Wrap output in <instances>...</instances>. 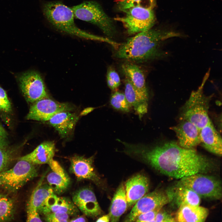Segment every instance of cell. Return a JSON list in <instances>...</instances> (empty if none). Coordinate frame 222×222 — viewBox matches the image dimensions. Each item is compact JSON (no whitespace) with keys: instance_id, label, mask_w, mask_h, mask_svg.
<instances>
[{"instance_id":"obj_1","label":"cell","mask_w":222,"mask_h":222,"mask_svg":"<svg viewBox=\"0 0 222 222\" xmlns=\"http://www.w3.org/2000/svg\"><path fill=\"white\" fill-rule=\"evenodd\" d=\"M126 148L128 153L141 157L160 173L177 179L197 173L206 174L216 168L212 160L195 148H185L173 141L150 147L128 143Z\"/></svg>"},{"instance_id":"obj_2","label":"cell","mask_w":222,"mask_h":222,"mask_svg":"<svg viewBox=\"0 0 222 222\" xmlns=\"http://www.w3.org/2000/svg\"><path fill=\"white\" fill-rule=\"evenodd\" d=\"M180 36L179 33L169 30L151 28L138 33L120 44L114 56L137 63L156 59L167 54L162 49L165 40Z\"/></svg>"},{"instance_id":"obj_3","label":"cell","mask_w":222,"mask_h":222,"mask_svg":"<svg viewBox=\"0 0 222 222\" xmlns=\"http://www.w3.org/2000/svg\"><path fill=\"white\" fill-rule=\"evenodd\" d=\"M44 15L57 29L68 34L84 39L104 42L114 47L116 42L111 39L91 34L79 28L75 23L71 8L59 1L50 2L42 5Z\"/></svg>"},{"instance_id":"obj_4","label":"cell","mask_w":222,"mask_h":222,"mask_svg":"<svg viewBox=\"0 0 222 222\" xmlns=\"http://www.w3.org/2000/svg\"><path fill=\"white\" fill-rule=\"evenodd\" d=\"M203 85L193 91L182 108L180 120L189 121L200 130L211 121L208 115L212 96L204 93Z\"/></svg>"},{"instance_id":"obj_5","label":"cell","mask_w":222,"mask_h":222,"mask_svg":"<svg viewBox=\"0 0 222 222\" xmlns=\"http://www.w3.org/2000/svg\"><path fill=\"white\" fill-rule=\"evenodd\" d=\"M71 8L75 18L96 25L109 37L115 35L116 30L113 22L96 2L85 1Z\"/></svg>"},{"instance_id":"obj_6","label":"cell","mask_w":222,"mask_h":222,"mask_svg":"<svg viewBox=\"0 0 222 222\" xmlns=\"http://www.w3.org/2000/svg\"><path fill=\"white\" fill-rule=\"evenodd\" d=\"M37 175L35 165L19 159L12 168L0 172V186L9 192H14Z\"/></svg>"},{"instance_id":"obj_7","label":"cell","mask_w":222,"mask_h":222,"mask_svg":"<svg viewBox=\"0 0 222 222\" xmlns=\"http://www.w3.org/2000/svg\"><path fill=\"white\" fill-rule=\"evenodd\" d=\"M175 185L188 188L200 197L220 200L222 198L221 182L216 178L197 173L179 179Z\"/></svg>"},{"instance_id":"obj_8","label":"cell","mask_w":222,"mask_h":222,"mask_svg":"<svg viewBox=\"0 0 222 222\" xmlns=\"http://www.w3.org/2000/svg\"><path fill=\"white\" fill-rule=\"evenodd\" d=\"M123 12L125 13L124 17L116 18L114 19L123 24L129 35L149 30L155 23L153 9L135 6Z\"/></svg>"},{"instance_id":"obj_9","label":"cell","mask_w":222,"mask_h":222,"mask_svg":"<svg viewBox=\"0 0 222 222\" xmlns=\"http://www.w3.org/2000/svg\"><path fill=\"white\" fill-rule=\"evenodd\" d=\"M173 191L172 188L167 190H155L145 194L134 204L125 221H134L139 215L155 209L162 208L172 201Z\"/></svg>"},{"instance_id":"obj_10","label":"cell","mask_w":222,"mask_h":222,"mask_svg":"<svg viewBox=\"0 0 222 222\" xmlns=\"http://www.w3.org/2000/svg\"><path fill=\"white\" fill-rule=\"evenodd\" d=\"M21 89L27 100L33 103L40 100L49 98L43 79L35 71L23 73L18 77Z\"/></svg>"},{"instance_id":"obj_11","label":"cell","mask_w":222,"mask_h":222,"mask_svg":"<svg viewBox=\"0 0 222 222\" xmlns=\"http://www.w3.org/2000/svg\"><path fill=\"white\" fill-rule=\"evenodd\" d=\"M73 109V107L69 103H60L49 98H44L33 103L30 107L26 118L40 121H48L60 112L70 111Z\"/></svg>"},{"instance_id":"obj_12","label":"cell","mask_w":222,"mask_h":222,"mask_svg":"<svg viewBox=\"0 0 222 222\" xmlns=\"http://www.w3.org/2000/svg\"><path fill=\"white\" fill-rule=\"evenodd\" d=\"M175 133L178 144L186 149H193L200 143L199 130L191 122L180 120L179 123L171 128Z\"/></svg>"},{"instance_id":"obj_13","label":"cell","mask_w":222,"mask_h":222,"mask_svg":"<svg viewBox=\"0 0 222 222\" xmlns=\"http://www.w3.org/2000/svg\"><path fill=\"white\" fill-rule=\"evenodd\" d=\"M72 201L78 209L87 216L95 217L101 213L94 193L88 188L76 191L73 195Z\"/></svg>"},{"instance_id":"obj_14","label":"cell","mask_w":222,"mask_h":222,"mask_svg":"<svg viewBox=\"0 0 222 222\" xmlns=\"http://www.w3.org/2000/svg\"><path fill=\"white\" fill-rule=\"evenodd\" d=\"M128 207H131L148 191L149 182L145 175L138 174L129 179L125 185Z\"/></svg>"},{"instance_id":"obj_15","label":"cell","mask_w":222,"mask_h":222,"mask_svg":"<svg viewBox=\"0 0 222 222\" xmlns=\"http://www.w3.org/2000/svg\"><path fill=\"white\" fill-rule=\"evenodd\" d=\"M124 94L130 105L141 119L148 111L149 94L148 92L141 91L133 85L125 78Z\"/></svg>"},{"instance_id":"obj_16","label":"cell","mask_w":222,"mask_h":222,"mask_svg":"<svg viewBox=\"0 0 222 222\" xmlns=\"http://www.w3.org/2000/svg\"><path fill=\"white\" fill-rule=\"evenodd\" d=\"M48 164L51 170L47 177L48 184L54 193L61 194L69 187L70 183V178L56 161L52 159Z\"/></svg>"},{"instance_id":"obj_17","label":"cell","mask_w":222,"mask_h":222,"mask_svg":"<svg viewBox=\"0 0 222 222\" xmlns=\"http://www.w3.org/2000/svg\"><path fill=\"white\" fill-rule=\"evenodd\" d=\"M200 143L208 152L219 156L222 155L221 137L211 121L199 130Z\"/></svg>"},{"instance_id":"obj_18","label":"cell","mask_w":222,"mask_h":222,"mask_svg":"<svg viewBox=\"0 0 222 222\" xmlns=\"http://www.w3.org/2000/svg\"><path fill=\"white\" fill-rule=\"evenodd\" d=\"M78 210L73 201L68 198L58 197L54 193L48 198L39 212L44 215L58 212L76 216L79 213Z\"/></svg>"},{"instance_id":"obj_19","label":"cell","mask_w":222,"mask_h":222,"mask_svg":"<svg viewBox=\"0 0 222 222\" xmlns=\"http://www.w3.org/2000/svg\"><path fill=\"white\" fill-rule=\"evenodd\" d=\"M93 156L86 158L75 155L70 159V170L79 179H89L94 182L99 180L93 166Z\"/></svg>"},{"instance_id":"obj_20","label":"cell","mask_w":222,"mask_h":222,"mask_svg":"<svg viewBox=\"0 0 222 222\" xmlns=\"http://www.w3.org/2000/svg\"><path fill=\"white\" fill-rule=\"evenodd\" d=\"M79 118V116L76 113L65 111L56 114L48 121L49 124L63 138L71 133Z\"/></svg>"},{"instance_id":"obj_21","label":"cell","mask_w":222,"mask_h":222,"mask_svg":"<svg viewBox=\"0 0 222 222\" xmlns=\"http://www.w3.org/2000/svg\"><path fill=\"white\" fill-rule=\"evenodd\" d=\"M55 144L51 141L44 142L31 152L20 157L19 159L27 161L35 165L48 164L54 156Z\"/></svg>"},{"instance_id":"obj_22","label":"cell","mask_w":222,"mask_h":222,"mask_svg":"<svg viewBox=\"0 0 222 222\" xmlns=\"http://www.w3.org/2000/svg\"><path fill=\"white\" fill-rule=\"evenodd\" d=\"M209 214L208 210L199 205L182 204L178 208L175 218L176 222H204Z\"/></svg>"},{"instance_id":"obj_23","label":"cell","mask_w":222,"mask_h":222,"mask_svg":"<svg viewBox=\"0 0 222 222\" xmlns=\"http://www.w3.org/2000/svg\"><path fill=\"white\" fill-rule=\"evenodd\" d=\"M122 71L126 77L138 89L148 92L144 75L137 65L130 62L124 63L121 66Z\"/></svg>"},{"instance_id":"obj_24","label":"cell","mask_w":222,"mask_h":222,"mask_svg":"<svg viewBox=\"0 0 222 222\" xmlns=\"http://www.w3.org/2000/svg\"><path fill=\"white\" fill-rule=\"evenodd\" d=\"M127 208L125 187L122 184L117 190L111 201L109 213L111 221H118Z\"/></svg>"},{"instance_id":"obj_25","label":"cell","mask_w":222,"mask_h":222,"mask_svg":"<svg viewBox=\"0 0 222 222\" xmlns=\"http://www.w3.org/2000/svg\"><path fill=\"white\" fill-rule=\"evenodd\" d=\"M172 189L173 191L172 201H174L178 208L182 204L199 205L201 197L192 190L183 186L175 185Z\"/></svg>"},{"instance_id":"obj_26","label":"cell","mask_w":222,"mask_h":222,"mask_svg":"<svg viewBox=\"0 0 222 222\" xmlns=\"http://www.w3.org/2000/svg\"><path fill=\"white\" fill-rule=\"evenodd\" d=\"M54 193L48 184H42L40 182L32 192L27 205L35 208L39 212L48 198Z\"/></svg>"},{"instance_id":"obj_27","label":"cell","mask_w":222,"mask_h":222,"mask_svg":"<svg viewBox=\"0 0 222 222\" xmlns=\"http://www.w3.org/2000/svg\"><path fill=\"white\" fill-rule=\"evenodd\" d=\"M14 203L7 195L0 193V222L12 220L15 212Z\"/></svg>"},{"instance_id":"obj_28","label":"cell","mask_w":222,"mask_h":222,"mask_svg":"<svg viewBox=\"0 0 222 222\" xmlns=\"http://www.w3.org/2000/svg\"><path fill=\"white\" fill-rule=\"evenodd\" d=\"M156 0H116L118 9L122 11L132 7L140 6L153 9Z\"/></svg>"},{"instance_id":"obj_29","label":"cell","mask_w":222,"mask_h":222,"mask_svg":"<svg viewBox=\"0 0 222 222\" xmlns=\"http://www.w3.org/2000/svg\"><path fill=\"white\" fill-rule=\"evenodd\" d=\"M110 103L114 109L127 112L130 111V105L128 102L124 93L116 91L111 95Z\"/></svg>"},{"instance_id":"obj_30","label":"cell","mask_w":222,"mask_h":222,"mask_svg":"<svg viewBox=\"0 0 222 222\" xmlns=\"http://www.w3.org/2000/svg\"><path fill=\"white\" fill-rule=\"evenodd\" d=\"M106 79L108 85L112 90L116 91L121 84L120 79L118 74L112 68L108 70Z\"/></svg>"},{"instance_id":"obj_31","label":"cell","mask_w":222,"mask_h":222,"mask_svg":"<svg viewBox=\"0 0 222 222\" xmlns=\"http://www.w3.org/2000/svg\"><path fill=\"white\" fill-rule=\"evenodd\" d=\"M45 220L49 222H64L70 221L69 215L65 213L50 212L45 215Z\"/></svg>"},{"instance_id":"obj_32","label":"cell","mask_w":222,"mask_h":222,"mask_svg":"<svg viewBox=\"0 0 222 222\" xmlns=\"http://www.w3.org/2000/svg\"><path fill=\"white\" fill-rule=\"evenodd\" d=\"M0 111L9 113L12 111L11 104L5 90L0 86Z\"/></svg>"},{"instance_id":"obj_33","label":"cell","mask_w":222,"mask_h":222,"mask_svg":"<svg viewBox=\"0 0 222 222\" xmlns=\"http://www.w3.org/2000/svg\"><path fill=\"white\" fill-rule=\"evenodd\" d=\"M11 155L6 149L0 148V172L6 170L11 160Z\"/></svg>"},{"instance_id":"obj_34","label":"cell","mask_w":222,"mask_h":222,"mask_svg":"<svg viewBox=\"0 0 222 222\" xmlns=\"http://www.w3.org/2000/svg\"><path fill=\"white\" fill-rule=\"evenodd\" d=\"M162 208H159L141 214L138 216L134 221L136 222H155L156 215Z\"/></svg>"},{"instance_id":"obj_35","label":"cell","mask_w":222,"mask_h":222,"mask_svg":"<svg viewBox=\"0 0 222 222\" xmlns=\"http://www.w3.org/2000/svg\"><path fill=\"white\" fill-rule=\"evenodd\" d=\"M27 222H42L37 209L29 205H27Z\"/></svg>"},{"instance_id":"obj_36","label":"cell","mask_w":222,"mask_h":222,"mask_svg":"<svg viewBox=\"0 0 222 222\" xmlns=\"http://www.w3.org/2000/svg\"><path fill=\"white\" fill-rule=\"evenodd\" d=\"M175 221V218L168 212L163 209L162 208L158 212L155 219V222H173Z\"/></svg>"},{"instance_id":"obj_37","label":"cell","mask_w":222,"mask_h":222,"mask_svg":"<svg viewBox=\"0 0 222 222\" xmlns=\"http://www.w3.org/2000/svg\"><path fill=\"white\" fill-rule=\"evenodd\" d=\"M8 135L6 131L0 124V148L6 149L8 144Z\"/></svg>"},{"instance_id":"obj_38","label":"cell","mask_w":222,"mask_h":222,"mask_svg":"<svg viewBox=\"0 0 222 222\" xmlns=\"http://www.w3.org/2000/svg\"><path fill=\"white\" fill-rule=\"evenodd\" d=\"M110 220V217L109 214L103 216L98 219L97 222H108Z\"/></svg>"},{"instance_id":"obj_39","label":"cell","mask_w":222,"mask_h":222,"mask_svg":"<svg viewBox=\"0 0 222 222\" xmlns=\"http://www.w3.org/2000/svg\"><path fill=\"white\" fill-rule=\"evenodd\" d=\"M95 108L93 107H88L84 109L80 113V116L85 115L89 113L93 110Z\"/></svg>"},{"instance_id":"obj_40","label":"cell","mask_w":222,"mask_h":222,"mask_svg":"<svg viewBox=\"0 0 222 222\" xmlns=\"http://www.w3.org/2000/svg\"><path fill=\"white\" fill-rule=\"evenodd\" d=\"M70 222H85L86 220L84 217L83 216H79L74 218L70 220Z\"/></svg>"},{"instance_id":"obj_41","label":"cell","mask_w":222,"mask_h":222,"mask_svg":"<svg viewBox=\"0 0 222 222\" xmlns=\"http://www.w3.org/2000/svg\"><path fill=\"white\" fill-rule=\"evenodd\" d=\"M0 185H1V183H0Z\"/></svg>"}]
</instances>
